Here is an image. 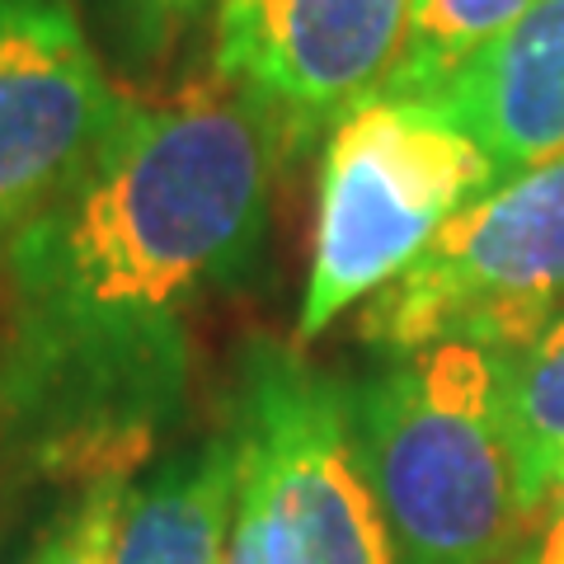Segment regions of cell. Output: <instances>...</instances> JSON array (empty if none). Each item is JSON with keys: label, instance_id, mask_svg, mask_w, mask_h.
<instances>
[{"label": "cell", "instance_id": "obj_1", "mask_svg": "<svg viewBox=\"0 0 564 564\" xmlns=\"http://www.w3.org/2000/svg\"><path fill=\"white\" fill-rule=\"evenodd\" d=\"M282 128L231 80L122 104L76 188L0 254V433L80 494L132 480L180 423L188 315L269 240Z\"/></svg>", "mask_w": 564, "mask_h": 564}, {"label": "cell", "instance_id": "obj_2", "mask_svg": "<svg viewBox=\"0 0 564 564\" xmlns=\"http://www.w3.org/2000/svg\"><path fill=\"white\" fill-rule=\"evenodd\" d=\"M348 443L395 564H499L522 532L494 352L433 344L344 381Z\"/></svg>", "mask_w": 564, "mask_h": 564}, {"label": "cell", "instance_id": "obj_3", "mask_svg": "<svg viewBox=\"0 0 564 564\" xmlns=\"http://www.w3.org/2000/svg\"><path fill=\"white\" fill-rule=\"evenodd\" d=\"M494 184L499 170L485 147L443 104L362 99L325 141L296 339H321L352 306L372 302Z\"/></svg>", "mask_w": 564, "mask_h": 564}, {"label": "cell", "instance_id": "obj_4", "mask_svg": "<svg viewBox=\"0 0 564 564\" xmlns=\"http://www.w3.org/2000/svg\"><path fill=\"white\" fill-rule=\"evenodd\" d=\"M564 306V155L494 184L362 302L358 339L386 358L475 344L513 348Z\"/></svg>", "mask_w": 564, "mask_h": 564}, {"label": "cell", "instance_id": "obj_5", "mask_svg": "<svg viewBox=\"0 0 564 564\" xmlns=\"http://www.w3.org/2000/svg\"><path fill=\"white\" fill-rule=\"evenodd\" d=\"M122 104L76 0H0V254L76 188Z\"/></svg>", "mask_w": 564, "mask_h": 564}, {"label": "cell", "instance_id": "obj_6", "mask_svg": "<svg viewBox=\"0 0 564 564\" xmlns=\"http://www.w3.org/2000/svg\"><path fill=\"white\" fill-rule=\"evenodd\" d=\"M236 423L269 466L292 564H395L348 443L344 381L302 352L254 344Z\"/></svg>", "mask_w": 564, "mask_h": 564}, {"label": "cell", "instance_id": "obj_7", "mask_svg": "<svg viewBox=\"0 0 564 564\" xmlns=\"http://www.w3.org/2000/svg\"><path fill=\"white\" fill-rule=\"evenodd\" d=\"M410 0H217L212 70L269 113L292 151L381 95Z\"/></svg>", "mask_w": 564, "mask_h": 564}, {"label": "cell", "instance_id": "obj_8", "mask_svg": "<svg viewBox=\"0 0 564 564\" xmlns=\"http://www.w3.org/2000/svg\"><path fill=\"white\" fill-rule=\"evenodd\" d=\"M433 104L480 141L499 184L564 155V0H532Z\"/></svg>", "mask_w": 564, "mask_h": 564}, {"label": "cell", "instance_id": "obj_9", "mask_svg": "<svg viewBox=\"0 0 564 564\" xmlns=\"http://www.w3.org/2000/svg\"><path fill=\"white\" fill-rule=\"evenodd\" d=\"M240 423L170 452L122 494L109 564H221L240 485Z\"/></svg>", "mask_w": 564, "mask_h": 564}, {"label": "cell", "instance_id": "obj_10", "mask_svg": "<svg viewBox=\"0 0 564 564\" xmlns=\"http://www.w3.org/2000/svg\"><path fill=\"white\" fill-rule=\"evenodd\" d=\"M494 414L513 456L527 522L564 480V306L532 339L494 352Z\"/></svg>", "mask_w": 564, "mask_h": 564}, {"label": "cell", "instance_id": "obj_11", "mask_svg": "<svg viewBox=\"0 0 564 564\" xmlns=\"http://www.w3.org/2000/svg\"><path fill=\"white\" fill-rule=\"evenodd\" d=\"M532 0H410V29L381 95L433 99L470 57L522 20Z\"/></svg>", "mask_w": 564, "mask_h": 564}, {"label": "cell", "instance_id": "obj_12", "mask_svg": "<svg viewBox=\"0 0 564 564\" xmlns=\"http://www.w3.org/2000/svg\"><path fill=\"white\" fill-rule=\"evenodd\" d=\"M122 494H128V480H109L76 494V503L33 541V551L20 564H109Z\"/></svg>", "mask_w": 564, "mask_h": 564}, {"label": "cell", "instance_id": "obj_13", "mask_svg": "<svg viewBox=\"0 0 564 564\" xmlns=\"http://www.w3.org/2000/svg\"><path fill=\"white\" fill-rule=\"evenodd\" d=\"M240 485H236V513H231V536H226V555L221 564H292L288 560V532L278 518V499H273V480L263 456L240 429Z\"/></svg>", "mask_w": 564, "mask_h": 564}, {"label": "cell", "instance_id": "obj_14", "mask_svg": "<svg viewBox=\"0 0 564 564\" xmlns=\"http://www.w3.org/2000/svg\"><path fill=\"white\" fill-rule=\"evenodd\" d=\"M212 6H217V0H118L122 39H128L137 57H161Z\"/></svg>", "mask_w": 564, "mask_h": 564}, {"label": "cell", "instance_id": "obj_15", "mask_svg": "<svg viewBox=\"0 0 564 564\" xmlns=\"http://www.w3.org/2000/svg\"><path fill=\"white\" fill-rule=\"evenodd\" d=\"M508 564H564V480L522 522L513 551H508Z\"/></svg>", "mask_w": 564, "mask_h": 564}]
</instances>
